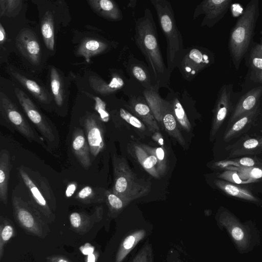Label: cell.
I'll return each instance as SVG.
<instances>
[{
    "label": "cell",
    "instance_id": "cell-16",
    "mask_svg": "<svg viewBox=\"0 0 262 262\" xmlns=\"http://www.w3.org/2000/svg\"><path fill=\"white\" fill-rule=\"evenodd\" d=\"M126 107L139 117L151 131L157 132L159 130V124L143 96L131 95Z\"/></svg>",
    "mask_w": 262,
    "mask_h": 262
},
{
    "label": "cell",
    "instance_id": "cell-29",
    "mask_svg": "<svg viewBox=\"0 0 262 262\" xmlns=\"http://www.w3.org/2000/svg\"><path fill=\"white\" fill-rule=\"evenodd\" d=\"M262 150V137L249 138L233 145L230 152L231 156H238L257 153Z\"/></svg>",
    "mask_w": 262,
    "mask_h": 262
},
{
    "label": "cell",
    "instance_id": "cell-42",
    "mask_svg": "<svg viewBox=\"0 0 262 262\" xmlns=\"http://www.w3.org/2000/svg\"><path fill=\"white\" fill-rule=\"evenodd\" d=\"M20 1H1V16L7 12L11 13L21 4Z\"/></svg>",
    "mask_w": 262,
    "mask_h": 262
},
{
    "label": "cell",
    "instance_id": "cell-24",
    "mask_svg": "<svg viewBox=\"0 0 262 262\" xmlns=\"http://www.w3.org/2000/svg\"><path fill=\"white\" fill-rule=\"evenodd\" d=\"M93 10L99 15L112 21L121 20L122 13L117 4L111 0L88 1Z\"/></svg>",
    "mask_w": 262,
    "mask_h": 262
},
{
    "label": "cell",
    "instance_id": "cell-31",
    "mask_svg": "<svg viewBox=\"0 0 262 262\" xmlns=\"http://www.w3.org/2000/svg\"><path fill=\"white\" fill-rule=\"evenodd\" d=\"M16 235L14 225L8 218L0 216V259H2L4 248L11 239Z\"/></svg>",
    "mask_w": 262,
    "mask_h": 262
},
{
    "label": "cell",
    "instance_id": "cell-1",
    "mask_svg": "<svg viewBox=\"0 0 262 262\" xmlns=\"http://www.w3.org/2000/svg\"><path fill=\"white\" fill-rule=\"evenodd\" d=\"M135 42L146 59L150 74L157 88H169L170 74L164 63L158 35L151 11L146 8L143 16L135 22Z\"/></svg>",
    "mask_w": 262,
    "mask_h": 262
},
{
    "label": "cell",
    "instance_id": "cell-15",
    "mask_svg": "<svg viewBox=\"0 0 262 262\" xmlns=\"http://www.w3.org/2000/svg\"><path fill=\"white\" fill-rule=\"evenodd\" d=\"M17 48L21 54L31 63L39 62L41 49L34 33L29 29H24L16 38Z\"/></svg>",
    "mask_w": 262,
    "mask_h": 262
},
{
    "label": "cell",
    "instance_id": "cell-48",
    "mask_svg": "<svg viewBox=\"0 0 262 262\" xmlns=\"http://www.w3.org/2000/svg\"><path fill=\"white\" fill-rule=\"evenodd\" d=\"M77 187V184L75 182L70 183L66 189L65 195L67 198L71 197L75 192Z\"/></svg>",
    "mask_w": 262,
    "mask_h": 262
},
{
    "label": "cell",
    "instance_id": "cell-11",
    "mask_svg": "<svg viewBox=\"0 0 262 262\" xmlns=\"http://www.w3.org/2000/svg\"><path fill=\"white\" fill-rule=\"evenodd\" d=\"M231 2V0L203 1L195 8L193 14V19L204 14L201 26L212 27L224 16Z\"/></svg>",
    "mask_w": 262,
    "mask_h": 262
},
{
    "label": "cell",
    "instance_id": "cell-5",
    "mask_svg": "<svg viewBox=\"0 0 262 262\" xmlns=\"http://www.w3.org/2000/svg\"><path fill=\"white\" fill-rule=\"evenodd\" d=\"M258 0H252L232 28L229 41V49L233 62L237 69L247 52L258 17Z\"/></svg>",
    "mask_w": 262,
    "mask_h": 262
},
{
    "label": "cell",
    "instance_id": "cell-12",
    "mask_svg": "<svg viewBox=\"0 0 262 262\" xmlns=\"http://www.w3.org/2000/svg\"><path fill=\"white\" fill-rule=\"evenodd\" d=\"M14 91L19 103L29 119L47 140L53 141L54 135L45 117L23 91L16 88Z\"/></svg>",
    "mask_w": 262,
    "mask_h": 262
},
{
    "label": "cell",
    "instance_id": "cell-25",
    "mask_svg": "<svg viewBox=\"0 0 262 262\" xmlns=\"http://www.w3.org/2000/svg\"><path fill=\"white\" fill-rule=\"evenodd\" d=\"M259 112L258 106L236 120L230 125L224 136L226 142L239 136L250 126Z\"/></svg>",
    "mask_w": 262,
    "mask_h": 262
},
{
    "label": "cell",
    "instance_id": "cell-53",
    "mask_svg": "<svg viewBox=\"0 0 262 262\" xmlns=\"http://www.w3.org/2000/svg\"><path fill=\"white\" fill-rule=\"evenodd\" d=\"M137 1H130L128 3V7L134 8L136 5Z\"/></svg>",
    "mask_w": 262,
    "mask_h": 262
},
{
    "label": "cell",
    "instance_id": "cell-35",
    "mask_svg": "<svg viewBox=\"0 0 262 262\" xmlns=\"http://www.w3.org/2000/svg\"><path fill=\"white\" fill-rule=\"evenodd\" d=\"M169 101L177 122L184 129L190 132L191 128V124L179 99L177 97H173Z\"/></svg>",
    "mask_w": 262,
    "mask_h": 262
},
{
    "label": "cell",
    "instance_id": "cell-32",
    "mask_svg": "<svg viewBox=\"0 0 262 262\" xmlns=\"http://www.w3.org/2000/svg\"><path fill=\"white\" fill-rule=\"evenodd\" d=\"M41 31L46 46L49 50L53 51L55 45L54 25L52 16L49 12H47L42 19Z\"/></svg>",
    "mask_w": 262,
    "mask_h": 262
},
{
    "label": "cell",
    "instance_id": "cell-9",
    "mask_svg": "<svg viewBox=\"0 0 262 262\" xmlns=\"http://www.w3.org/2000/svg\"><path fill=\"white\" fill-rule=\"evenodd\" d=\"M212 54L207 49L194 46L185 49L177 67L183 78L190 82L213 62Z\"/></svg>",
    "mask_w": 262,
    "mask_h": 262
},
{
    "label": "cell",
    "instance_id": "cell-14",
    "mask_svg": "<svg viewBox=\"0 0 262 262\" xmlns=\"http://www.w3.org/2000/svg\"><path fill=\"white\" fill-rule=\"evenodd\" d=\"M19 172L31 196V202L45 217L49 223L53 222L55 215L44 197L40 189L23 168H19Z\"/></svg>",
    "mask_w": 262,
    "mask_h": 262
},
{
    "label": "cell",
    "instance_id": "cell-23",
    "mask_svg": "<svg viewBox=\"0 0 262 262\" xmlns=\"http://www.w3.org/2000/svg\"><path fill=\"white\" fill-rule=\"evenodd\" d=\"M135 155L141 165L153 177L157 178L159 174L157 171L158 160L154 148L147 145H135Z\"/></svg>",
    "mask_w": 262,
    "mask_h": 262
},
{
    "label": "cell",
    "instance_id": "cell-40",
    "mask_svg": "<svg viewBox=\"0 0 262 262\" xmlns=\"http://www.w3.org/2000/svg\"><path fill=\"white\" fill-rule=\"evenodd\" d=\"M155 155L158 160L157 171L159 175L162 176L165 173L167 169V163L164 149L161 147L154 148Z\"/></svg>",
    "mask_w": 262,
    "mask_h": 262
},
{
    "label": "cell",
    "instance_id": "cell-43",
    "mask_svg": "<svg viewBox=\"0 0 262 262\" xmlns=\"http://www.w3.org/2000/svg\"><path fill=\"white\" fill-rule=\"evenodd\" d=\"M220 177L230 182H234L236 184H242L243 181L241 180L239 175L233 171H226L222 173Z\"/></svg>",
    "mask_w": 262,
    "mask_h": 262
},
{
    "label": "cell",
    "instance_id": "cell-21",
    "mask_svg": "<svg viewBox=\"0 0 262 262\" xmlns=\"http://www.w3.org/2000/svg\"><path fill=\"white\" fill-rule=\"evenodd\" d=\"M73 151L80 165L88 169L91 164L90 157V149L83 130L76 127L73 130L72 138Z\"/></svg>",
    "mask_w": 262,
    "mask_h": 262
},
{
    "label": "cell",
    "instance_id": "cell-20",
    "mask_svg": "<svg viewBox=\"0 0 262 262\" xmlns=\"http://www.w3.org/2000/svg\"><path fill=\"white\" fill-rule=\"evenodd\" d=\"M126 71L130 77L138 82L144 89H157L150 74L148 68L134 57L129 58Z\"/></svg>",
    "mask_w": 262,
    "mask_h": 262
},
{
    "label": "cell",
    "instance_id": "cell-51",
    "mask_svg": "<svg viewBox=\"0 0 262 262\" xmlns=\"http://www.w3.org/2000/svg\"><path fill=\"white\" fill-rule=\"evenodd\" d=\"M6 38V33L2 24H0V42L2 44Z\"/></svg>",
    "mask_w": 262,
    "mask_h": 262
},
{
    "label": "cell",
    "instance_id": "cell-13",
    "mask_svg": "<svg viewBox=\"0 0 262 262\" xmlns=\"http://www.w3.org/2000/svg\"><path fill=\"white\" fill-rule=\"evenodd\" d=\"M232 85H223L221 88L213 110L211 137L217 133L229 113L232 105Z\"/></svg>",
    "mask_w": 262,
    "mask_h": 262
},
{
    "label": "cell",
    "instance_id": "cell-46",
    "mask_svg": "<svg viewBox=\"0 0 262 262\" xmlns=\"http://www.w3.org/2000/svg\"><path fill=\"white\" fill-rule=\"evenodd\" d=\"M165 262H184L180 253L175 249L169 250Z\"/></svg>",
    "mask_w": 262,
    "mask_h": 262
},
{
    "label": "cell",
    "instance_id": "cell-26",
    "mask_svg": "<svg viewBox=\"0 0 262 262\" xmlns=\"http://www.w3.org/2000/svg\"><path fill=\"white\" fill-rule=\"evenodd\" d=\"M10 156L3 149L0 152V200L5 205L8 201V188L10 171Z\"/></svg>",
    "mask_w": 262,
    "mask_h": 262
},
{
    "label": "cell",
    "instance_id": "cell-27",
    "mask_svg": "<svg viewBox=\"0 0 262 262\" xmlns=\"http://www.w3.org/2000/svg\"><path fill=\"white\" fill-rule=\"evenodd\" d=\"M214 183L220 189L230 196L253 202L262 206V202L246 189L222 180H217Z\"/></svg>",
    "mask_w": 262,
    "mask_h": 262
},
{
    "label": "cell",
    "instance_id": "cell-18",
    "mask_svg": "<svg viewBox=\"0 0 262 262\" xmlns=\"http://www.w3.org/2000/svg\"><path fill=\"white\" fill-rule=\"evenodd\" d=\"M102 209L98 208L94 213L88 214L84 212H74L69 215L71 228L79 234L88 233L102 217Z\"/></svg>",
    "mask_w": 262,
    "mask_h": 262
},
{
    "label": "cell",
    "instance_id": "cell-49",
    "mask_svg": "<svg viewBox=\"0 0 262 262\" xmlns=\"http://www.w3.org/2000/svg\"><path fill=\"white\" fill-rule=\"evenodd\" d=\"M81 252L84 255H89L93 253L94 247L89 243H86L81 246L79 248Z\"/></svg>",
    "mask_w": 262,
    "mask_h": 262
},
{
    "label": "cell",
    "instance_id": "cell-19",
    "mask_svg": "<svg viewBox=\"0 0 262 262\" xmlns=\"http://www.w3.org/2000/svg\"><path fill=\"white\" fill-rule=\"evenodd\" d=\"M262 86L252 89L243 95L237 102L229 121L230 125L243 115L259 106Z\"/></svg>",
    "mask_w": 262,
    "mask_h": 262
},
{
    "label": "cell",
    "instance_id": "cell-34",
    "mask_svg": "<svg viewBox=\"0 0 262 262\" xmlns=\"http://www.w3.org/2000/svg\"><path fill=\"white\" fill-rule=\"evenodd\" d=\"M50 82L51 91L55 102L57 105L60 106L64 100L63 83L58 72L54 67L51 69Z\"/></svg>",
    "mask_w": 262,
    "mask_h": 262
},
{
    "label": "cell",
    "instance_id": "cell-38",
    "mask_svg": "<svg viewBox=\"0 0 262 262\" xmlns=\"http://www.w3.org/2000/svg\"><path fill=\"white\" fill-rule=\"evenodd\" d=\"M120 117L128 123L138 128L141 131L145 129V126L143 123L137 117L132 115L126 110L121 108L119 110Z\"/></svg>",
    "mask_w": 262,
    "mask_h": 262
},
{
    "label": "cell",
    "instance_id": "cell-36",
    "mask_svg": "<svg viewBox=\"0 0 262 262\" xmlns=\"http://www.w3.org/2000/svg\"><path fill=\"white\" fill-rule=\"evenodd\" d=\"M154 259L153 247L148 238L131 257L128 262H155Z\"/></svg>",
    "mask_w": 262,
    "mask_h": 262
},
{
    "label": "cell",
    "instance_id": "cell-39",
    "mask_svg": "<svg viewBox=\"0 0 262 262\" xmlns=\"http://www.w3.org/2000/svg\"><path fill=\"white\" fill-rule=\"evenodd\" d=\"M250 63L255 71H262V50L258 45L252 50L250 55Z\"/></svg>",
    "mask_w": 262,
    "mask_h": 262
},
{
    "label": "cell",
    "instance_id": "cell-3",
    "mask_svg": "<svg viewBox=\"0 0 262 262\" xmlns=\"http://www.w3.org/2000/svg\"><path fill=\"white\" fill-rule=\"evenodd\" d=\"M156 10L160 28L167 43V69L171 75L177 68L184 52L183 40L176 22L174 11L167 0H151Z\"/></svg>",
    "mask_w": 262,
    "mask_h": 262
},
{
    "label": "cell",
    "instance_id": "cell-10",
    "mask_svg": "<svg viewBox=\"0 0 262 262\" xmlns=\"http://www.w3.org/2000/svg\"><path fill=\"white\" fill-rule=\"evenodd\" d=\"M0 111L4 118L30 141L39 142L34 131L16 105L3 92L0 93Z\"/></svg>",
    "mask_w": 262,
    "mask_h": 262
},
{
    "label": "cell",
    "instance_id": "cell-50",
    "mask_svg": "<svg viewBox=\"0 0 262 262\" xmlns=\"http://www.w3.org/2000/svg\"><path fill=\"white\" fill-rule=\"evenodd\" d=\"M100 253L97 251H95L92 254L86 255L85 257V262H97Z\"/></svg>",
    "mask_w": 262,
    "mask_h": 262
},
{
    "label": "cell",
    "instance_id": "cell-33",
    "mask_svg": "<svg viewBox=\"0 0 262 262\" xmlns=\"http://www.w3.org/2000/svg\"><path fill=\"white\" fill-rule=\"evenodd\" d=\"M104 196L109 210L108 215L112 218L117 217L128 205L112 191H105Z\"/></svg>",
    "mask_w": 262,
    "mask_h": 262
},
{
    "label": "cell",
    "instance_id": "cell-8",
    "mask_svg": "<svg viewBox=\"0 0 262 262\" xmlns=\"http://www.w3.org/2000/svg\"><path fill=\"white\" fill-rule=\"evenodd\" d=\"M158 90L144 89L143 96L159 125L183 146L185 141L179 129L170 102L161 98Z\"/></svg>",
    "mask_w": 262,
    "mask_h": 262
},
{
    "label": "cell",
    "instance_id": "cell-22",
    "mask_svg": "<svg viewBox=\"0 0 262 262\" xmlns=\"http://www.w3.org/2000/svg\"><path fill=\"white\" fill-rule=\"evenodd\" d=\"M93 89L101 95H108L121 90L125 84L124 78L117 73H113L110 81L107 83L101 78L95 76L89 78Z\"/></svg>",
    "mask_w": 262,
    "mask_h": 262
},
{
    "label": "cell",
    "instance_id": "cell-2",
    "mask_svg": "<svg viewBox=\"0 0 262 262\" xmlns=\"http://www.w3.org/2000/svg\"><path fill=\"white\" fill-rule=\"evenodd\" d=\"M215 221L221 230H225L237 251L245 254L260 244L259 231L251 221H240L233 213L226 208L220 209Z\"/></svg>",
    "mask_w": 262,
    "mask_h": 262
},
{
    "label": "cell",
    "instance_id": "cell-6",
    "mask_svg": "<svg viewBox=\"0 0 262 262\" xmlns=\"http://www.w3.org/2000/svg\"><path fill=\"white\" fill-rule=\"evenodd\" d=\"M114 184L112 191L129 204L147 194L149 183L138 178L123 158L113 159Z\"/></svg>",
    "mask_w": 262,
    "mask_h": 262
},
{
    "label": "cell",
    "instance_id": "cell-45",
    "mask_svg": "<svg viewBox=\"0 0 262 262\" xmlns=\"http://www.w3.org/2000/svg\"><path fill=\"white\" fill-rule=\"evenodd\" d=\"M234 162L241 166L248 168L253 167L256 163L255 160L250 157H243L235 159Z\"/></svg>",
    "mask_w": 262,
    "mask_h": 262
},
{
    "label": "cell",
    "instance_id": "cell-4",
    "mask_svg": "<svg viewBox=\"0 0 262 262\" xmlns=\"http://www.w3.org/2000/svg\"><path fill=\"white\" fill-rule=\"evenodd\" d=\"M153 226L142 219H129L118 226L113 262H128L137 252L138 245L149 238Z\"/></svg>",
    "mask_w": 262,
    "mask_h": 262
},
{
    "label": "cell",
    "instance_id": "cell-52",
    "mask_svg": "<svg viewBox=\"0 0 262 262\" xmlns=\"http://www.w3.org/2000/svg\"><path fill=\"white\" fill-rule=\"evenodd\" d=\"M255 78L256 80L262 83V71H255Z\"/></svg>",
    "mask_w": 262,
    "mask_h": 262
},
{
    "label": "cell",
    "instance_id": "cell-54",
    "mask_svg": "<svg viewBox=\"0 0 262 262\" xmlns=\"http://www.w3.org/2000/svg\"><path fill=\"white\" fill-rule=\"evenodd\" d=\"M258 46L259 47V48L262 50V42L261 45H258Z\"/></svg>",
    "mask_w": 262,
    "mask_h": 262
},
{
    "label": "cell",
    "instance_id": "cell-44",
    "mask_svg": "<svg viewBox=\"0 0 262 262\" xmlns=\"http://www.w3.org/2000/svg\"><path fill=\"white\" fill-rule=\"evenodd\" d=\"M244 170H243L244 172L253 180L262 178V169L258 167H249L245 168Z\"/></svg>",
    "mask_w": 262,
    "mask_h": 262
},
{
    "label": "cell",
    "instance_id": "cell-30",
    "mask_svg": "<svg viewBox=\"0 0 262 262\" xmlns=\"http://www.w3.org/2000/svg\"><path fill=\"white\" fill-rule=\"evenodd\" d=\"M108 48V44L104 41L88 39L80 45L77 50V54L84 57L89 61L92 56L104 52Z\"/></svg>",
    "mask_w": 262,
    "mask_h": 262
},
{
    "label": "cell",
    "instance_id": "cell-7",
    "mask_svg": "<svg viewBox=\"0 0 262 262\" xmlns=\"http://www.w3.org/2000/svg\"><path fill=\"white\" fill-rule=\"evenodd\" d=\"M15 221L28 234L45 238L50 232L48 222L31 200L24 201L14 196L12 198Z\"/></svg>",
    "mask_w": 262,
    "mask_h": 262
},
{
    "label": "cell",
    "instance_id": "cell-37",
    "mask_svg": "<svg viewBox=\"0 0 262 262\" xmlns=\"http://www.w3.org/2000/svg\"><path fill=\"white\" fill-rule=\"evenodd\" d=\"M75 199L82 203L89 204L101 202L103 198L98 194L96 188L85 186L77 193Z\"/></svg>",
    "mask_w": 262,
    "mask_h": 262
},
{
    "label": "cell",
    "instance_id": "cell-47",
    "mask_svg": "<svg viewBox=\"0 0 262 262\" xmlns=\"http://www.w3.org/2000/svg\"><path fill=\"white\" fill-rule=\"evenodd\" d=\"M47 262H72L67 257L60 255H52L46 257Z\"/></svg>",
    "mask_w": 262,
    "mask_h": 262
},
{
    "label": "cell",
    "instance_id": "cell-41",
    "mask_svg": "<svg viewBox=\"0 0 262 262\" xmlns=\"http://www.w3.org/2000/svg\"><path fill=\"white\" fill-rule=\"evenodd\" d=\"M95 100V108L99 114L101 120L104 122L108 121L109 114L106 110V104L101 98L97 96H93Z\"/></svg>",
    "mask_w": 262,
    "mask_h": 262
},
{
    "label": "cell",
    "instance_id": "cell-28",
    "mask_svg": "<svg viewBox=\"0 0 262 262\" xmlns=\"http://www.w3.org/2000/svg\"><path fill=\"white\" fill-rule=\"evenodd\" d=\"M10 73L32 95L39 101L47 103L49 102V95L46 90L35 81L27 78L20 73L10 69Z\"/></svg>",
    "mask_w": 262,
    "mask_h": 262
},
{
    "label": "cell",
    "instance_id": "cell-17",
    "mask_svg": "<svg viewBox=\"0 0 262 262\" xmlns=\"http://www.w3.org/2000/svg\"><path fill=\"white\" fill-rule=\"evenodd\" d=\"M90 152L96 157L104 147L103 130L100 124L94 116L87 117L84 121Z\"/></svg>",
    "mask_w": 262,
    "mask_h": 262
}]
</instances>
